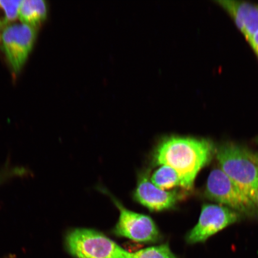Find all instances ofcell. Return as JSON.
I'll return each mask as SVG.
<instances>
[{
    "mask_svg": "<svg viewBox=\"0 0 258 258\" xmlns=\"http://www.w3.org/2000/svg\"><path fill=\"white\" fill-rule=\"evenodd\" d=\"M120 212L113 233L118 237L144 243H156L161 240V234L154 221L148 216L138 214L124 207L111 197Z\"/></svg>",
    "mask_w": 258,
    "mask_h": 258,
    "instance_id": "cell-4",
    "label": "cell"
},
{
    "mask_svg": "<svg viewBox=\"0 0 258 258\" xmlns=\"http://www.w3.org/2000/svg\"><path fill=\"white\" fill-rule=\"evenodd\" d=\"M27 171L21 167H6L0 170V185L15 177L23 176Z\"/></svg>",
    "mask_w": 258,
    "mask_h": 258,
    "instance_id": "cell-14",
    "label": "cell"
},
{
    "mask_svg": "<svg viewBox=\"0 0 258 258\" xmlns=\"http://www.w3.org/2000/svg\"><path fill=\"white\" fill-rule=\"evenodd\" d=\"M257 57H258V55H257Z\"/></svg>",
    "mask_w": 258,
    "mask_h": 258,
    "instance_id": "cell-18",
    "label": "cell"
},
{
    "mask_svg": "<svg viewBox=\"0 0 258 258\" xmlns=\"http://www.w3.org/2000/svg\"><path fill=\"white\" fill-rule=\"evenodd\" d=\"M22 2L21 0H0V32H2V33L6 27L11 25L12 22L18 17L19 9Z\"/></svg>",
    "mask_w": 258,
    "mask_h": 258,
    "instance_id": "cell-12",
    "label": "cell"
},
{
    "mask_svg": "<svg viewBox=\"0 0 258 258\" xmlns=\"http://www.w3.org/2000/svg\"><path fill=\"white\" fill-rule=\"evenodd\" d=\"M211 141L204 139L171 137L158 146L154 161L158 165H167L176 171L180 186L191 189L196 177L209 163L214 153Z\"/></svg>",
    "mask_w": 258,
    "mask_h": 258,
    "instance_id": "cell-1",
    "label": "cell"
},
{
    "mask_svg": "<svg viewBox=\"0 0 258 258\" xmlns=\"http://www.w3.org/2000/svg\"><path fill=\"white\" fill-rule=\"evenodd\" d=\"M249 43L251 47L253 48L254 53L258 55V31L254 34L252 36H251L249 40Z\"/></svg>",
    "mask_w": 258,
    "mask_h": 258,
    "instance_id": "cell-15",
    "label": "cell"
},
{
    "mask_svg": "<svg viewBox=\"0 0 258 258\" xmlns=\"http://www.w3.org/2000/svg\"><path fill=\"white\" fill-rule=\"evenodd\" d=\"M132 258H179L167 243L153 246L132 252Z\"/></svg>",
    "mask_w": 258,
    "mask_h": 258,
    "instance_id": "cell-13",
    "label": "cell"
},
{
    "mask_svg": "<svg viewBox=\"0 0 258 258\" xmlns=\"http://www.w3.org/2000/svg\"><path fill=\"white\" fill-rule=\"evenodd\" d=\"M47 15L46 2L43 0H24L18 12L22 24L36 29L46 20Z\"/></svg>",
    "mask_w": 258,
    "mask_h": 258,
    "instance_id": "cell-10",
    "label": "cell"
},
{
    "mask_svg": "<svg viewBox=\"0 0 258 258\" xmlns=\"http://www.w3.org/2000/svg\"><path fill=\"white\" fill-rule=\"evenodd\" d=\"M256 143L258 144V136L255 138Z\"/></svg>",
    "mask_w": 258,
    "mask_h": 258,
    "instance_id": "cell-17",
    "label": "cell"
},
{
    "mask_svg": "<svg viewBox=\"0 0 258 258\" xmlns=\"http://www.w3.org/2000/svg\"><path fill=\"white\" fill-rule=\"evenodd\" d=\"M206 196L242 213L253 211L254 203L221 169L213 170L208 177Z\"/></svg>",
    "mask_w": 258,
    "mask_h": 258,
    "instance_id": "cell-6",
    "label": "cell"
},
{
    "mask_svg": "<svg viewBox=\"0 0 258 258\" xmlns=\"http://www.w3.org/2000/svg\"><path fill=\"white\" fill-rule=\"evenodd\" d=\"M150 180L154 185L163 190L180 186L178 174L172 167L167 165H161L159 169L155 171Z\"/></svg>",
    "mask_w": 258,
    "mask_h": 258,
    "instance_id": "cell-11",
    "label": "cell"
},
{
    "mask_svg": "<svg viewBox=\"0 0 258 258\" xmlns=\"http://www.w3.org/2000/svg\"><path fill=\"white\" fill-rule=\"evenodd\" d=\"M36 29L11 24L3 31L1 40L6 57L15 73L21 72L36 39Z\"/></svg>",
    "mask_w": 258,
    "mask_h": 258,
    "instance_id": "cell-5",
    "label": "cell"
},
{
    "mask_svg": "<svg viewBox=\"0 0 258 258\" xmlns=\"http://www.w3.org/2000/svg\"><path fill=\"white\" fill-rule=\"evenodd\" d=\"M238 219L237 212L223 206L206 205L203 206L198 223L187 235L186 240L189 244L205 241Z\"/></svg>",
    "mask_w": 258,
    "mask_h": 258,
    "instance_id": "cell-7",
    "label": "cell"
},
{
    "mask_svg": "<svg viewBox=\"0 0 258 258\" xmlns=\"http://www.w3.org/2000/svg\"><path fill=\"white\" fill-rule=\"evenodd\" d=\"M135 199L153 211H162L175 205L180 195L176 191H167L154 185L146 176L141 177L135 192Z\"/></svg>",
    "mask_w": 258,
    "mask_h": 258,
    "instance_id": "cell-8",
    "label": "cell"
},
{
    "mask_svg": "<svg viewBox=\"0 0 258 258\" xmlns=\"http://www.w3.org/2000/svg\"><path fill=\"white\" fill-rule=\"evenodd\" d=\"M216 2L231 16L247 41L258 31V5L231 0H218Z\"/></svg>",
    "mask_w": 258,
    "mask_h": 258,
    "instance_id": "cell-9",
    "label": "cell"
},
{
    "mask_svg": "<svg viewBox=\"0 0 258 258\" xmlns=\"http://www.w3.org/2000/svg\"><path fill=\"white\" fill-rule=\"evenodd\" d=\"M66 248L74 258H132V252L101 232L76 228L64 239Z\"/></svg>",
    "mask_w": 258,
    "mask_h": 258,
    "instance_id": "cell-3",
    "label": "cell"
},
{
    "mask_svg": "<svg viewBox=\"0 0 258 258\" xmlns=\"http://www.w3.org/2000/svg\"><path fill=\"white\" fill-rule=\"evenodd\" d=\"M216 153L221 169L245 195L256 203L258 154L231 143L221 145Z\"/></svg>",
    "mask_w": 258,
    "mask_h": 258,
    "instance_id": "cell-2",
    "label": "cell"
},
{
    "mask_svg": "<svg viewBox=\"0 0 258 258\" xmlns=\"http://www.w3.org/2000/svg\"><path fill=\"white\" fill-rule=\"evenodd\" d=\"M256 203L258 204V187L257 189V193H256Z\"/></svg>",
    "mask_w": 258,
    "mask_h": 258,
    "instance_id": "cell-16",
    "label": "cell"
}]
</instances>
